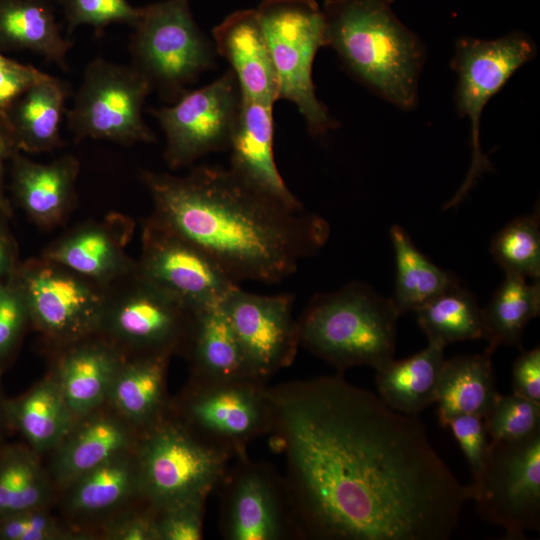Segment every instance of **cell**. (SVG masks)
Here are the masks:
<instances>
[{"label": "cell", "instance_id": "cell-1", "mask_svg": "<svg viewBox=\"0 0 540 540\" xmlns=\"http://www.w3.org/2000/svg\"><path fill=\"white\" fill-rule=\"evenodd\" d=\"M302 539L448 540L473 499L417 415L342 373L267 388Z\"/></svg>", "mask_w": 540, "mask_h": 540}, {"label": "cell", "instance_id": "cell-2", "mask_svg": "<svg viewBox=\"0 0 540 540\" xmlns=\"http://www.w3.org/2000/svg\"><path fill=\"white\" fill-rule=\"evenodd\" d=\"M152 216L203 249L235 281L277 283L325 245L321 216L292 210L255 190L230 168L186 175L141 171Z\"/></svg>", "mask_w": 540, "mask_h": 540}, {"label": "cell", "instance_id": "cell-3", "mask_svg": "<svg viewBox=\"0 0 540 540\" xmlns=\"http://www.w3.org/2000/svg\"><path fill=\"white\" fill-rule=\"evenodd\" d=\"M394 0H326V46L376 94L400 109L417 104L426 49L392 10Z\"/></svg>", "mask_w": 540, "mask_h": 540}, {"label": "cell", "instance_id": "cell-4", "mask_svg": "<svg viewBox=\"0 0 540 540\" xmlns=\"http://www.w3.org/2000/svg\"><path fill=\"white\" fill-rule=\"evenodd\" d=\"M399 316L390 298L351 282L311 299L297 320L299 345L340 373L363 365L376 369L394 356Z\"/></svg>", "mask_w": 540, "mask_h": 540}, {"label": "cell", "instance_id": "cell-5", "mask_svg": "<svg viewBox=\"0 0 540 540\" xmlns=\"http://www.w3.org/2000/svg\"><path fill=\"white\" fill-rule=\"evenodd\" d=\"M132 27V66L169 104L214 66V44L195 23L189 0H165L143 7Z\"/></svg>", "mask_w": 540, "mask_h": 540}, {"label": "cell", "instance_id": "cell-6", "mask_svg": "<svg viewBox=\"0 0 540 540\" xmlns=\"http://www.w3.org/2000/svg\"><path fill=\"white\" fill-rule=\"evenodd\" d=\"M259 15L279 80V100L293 103L308 131L321 136L338 123L317 98L312 67L326 46L322 9L316 0H263Z\"/></svg>", "mask_w": 540, "mask_h": 540}, {"label": "cell", "instance_id": "cell-7", "mask_svg": "<svg viewBox=\"0 0 540 540\" xmlns=\"http://www.w3.org/2000/svg\"><path fill=\"white\" fill-rule=\"evenodd\" d=\"M135 455L142 499L156 510L208 498L232 459L199 441L170 413L141 432Z\"/></svg>", "mask_w": 540, "mask_h": 540}, {"label": "cell", "instance_id": "cell-8", "mask_svg": "<svg viewBox=\"0 0 540 540\" xmlns=\"http://www.w3.org/2000/svg\"><path fill=\"white\" fill-rule=\"evenodd\" d=\"M169 413L199 441L231 458L246 454L248 444L273 426L267 386L254 378L190 379L171 400Z\"/></svg>", "mask_w": 540, "mask_h": 540}, {"label": "cell", "instance_id": "cell-9", "mask_svg": "<svg viewBox=\"0 0 540 540\" xmlns=\"http://www.w3.org/2000/svg\"><path fill=\"white\" fill-rule=\"evenodd\" d=\"M190 310L136 267L104 287L98 333L125 357L182 354Z\"/></svg>", "mask_w": 540, "mask_h": 540}, {"label": "cell", "instance_id": "cell-10", "mask_svg": "<svg viewBox=\"0 0 540 540\" xmlns=\"http://www.w3.org/2000/svg\"><path fill=\"white\" fill-rule=\"evenodd\" d=\"M11 280L52 351L98 333L104 286L42 256L18 263Z\"/></svg>", "mask_w": 540, "mask_h": 540}, {"label": "cell", "instance_id": "cell-11", "mask_svg": "<svg viewBox=\"0 0 540 540\" xmlns=\"http://www.w3.org/2000/svg\"><path fill=\"white\" fill-rule=\"evenodd\" d=\"M151 91L148 80L133 66L92 60L67 114L75 141L92 138L125 146L154 142L142 114Z\"/></svg>", "mask_w": 540, "mask_h": 540}, {"label": "cell", "instance_id": "cell-12", "mask_svg": "<svg viewBox=\"0 0 540 540\" xmlns=\"http://www.w3.org/2000/svg\"><path fill=\"white\" fill-rule=\"evenodd\" d=\"M533 40L522 32H512L495 40L460 38L455 45L451 67L457 73L455 105L460 116L471 124L472 160L458 192L445 205L456 206L483 172L493 166L480 145V118L488 101L513 73L536 55Z\"/></svg>", "mask_w": 540, "mask_h": 540}, {"label": "cell", "instance_id": "cell-13", "mask_svg": "<svg viewBox=\"0 0 540 540\" xmlns=\"http://www.w3.org/2000/svg\"><path fill=\"white\" fill-rule=\"evenodd\" d=\"M222 482L219 530L227 540L302 539L285 477L247 453Z\"/></svg>", "mask_w": 540, "mask_h": 540}, {"label": "cell", "instance_id": "cell-14", "mask_svg": "<svg viewBox=\"0 0 540 540\" xmlns=\"http://www.w3.org/2000/svg\"><path fill=\"white\" fill-rule=\"evenodd\" d=\"M473 489L480 515L505 530L504 539H526L540 530V430L528 437L491 442L483 474Z\"/></svg>", "mask_w": 540, "mask_h": 540}, {"label": "cell", "instance_id": "cell-15", "mask_svg": "<svg viewBox=\"0 0 540 540\" xmlns=\"http://www.w3.org/2000/svg\"><path fill=\"white\" fill-rule=\"evenodd\" d=\"M241 107V91L232 70L208 85L188 90L170 106L151 109L166 138L164 159L172 170L229 149Z\"/></svg>", "mask_w": 540, "mask_h": 540}, {"label": "cell", "instance_id": "cell-16", "mask_svg": "<svg viewBox=\"0 0 540 540\" xmlns=\"http://www.w3.org/2000/svg\"><path fill=\"white\" fill-rule=\"evenodd\" d=\"M141 274L190 310L219 305L238 286L203 249L152 215L142 223Z\"/></svg>", "mask_w": 540, "mask_h": 540}, {"label": "cell", "instance_id": "cell-17", "mask_svg": "<svg viewBox=\"0 0 540 540\" xmlns=\"http://www.w3.org/2000/svg\"><path fill=\"white\" fill-rule=\"evenodd\" d=\"M294 296L232 289L221 303L252 375L266 382L295 359L299 345Z\"/></svg>", "mask_w": 540, "mask_h": 540}, {"label": "cell", "instance_id": "cell-18", "mask_svg": "<svg viewBox=\"0 0 540 540\" xmlns=\"http://www.w3.org/2000/svg\"><path fill=\"white\" fill-rule=\"evenodd\" d=\"M135 222L121 213L75 226L50 245L40 256L59 263L106 286L132 271L137 260L126 251Z\"/></svg>", "mask_w": 540, "mask_h": 540}, {"label": "cell", "instance_id": "cell-19", "mask_svg": "<svg viewBox=\"0 0 540 540\" xmlns=\"http://www.w3.org/2000/svg\"><path fill=\"white\" fill-rule=\"evenodd\" d=\"M140 434L107 404L76 418L52 451L48 471L58 492L112 457L134 450Z\"/></svg>", "mask_w": 540, "mask_h": 540}, {"label": "cell", "instance_id": "cell-20", "mask_svg": "<svg viewBox=\"0 0 540 540\" xmlns=\"http://www.w3.org/2000/svg\"><path fill=\"white\" fill-rule=\"evenodd\" d=\"M273 105L241 96L230 141V169L245 183L292 210L302 203L287 187L274 158Z\"/></svg>", "mask_w": 540, "mask_h": 540}, {"label": "cell", "instance_id": "cell-21", "mask_svg": "<svg viewBox=\"0 0 540 540\" xmlns=\"http://www.w3.org/2000/svg\"><path fill=\"white\" fill-rule=\"evenodd\" d=\"M216 53L234 72L241 96L273 105L279 80L256 9L235 11L212 30Z\"/></svg>", "mask_w": 540, "mask_h": 540}, {"label": "cell", "instance_id": "cell-22", "mask_svg": "<svg viewBox=\"0 0 540 540\" xmlns=\"http://www.w3.org/2000/svg\"><path fill=\"white\" fill-rule=\"evenodd\" d=\"M53 352L50 374L76 418L106 404L115 374L126 358L116 347L95 334Z\"/></svg>", "mask_w": 540, "mask_h": 540}, {"label": "cell", "instance_id": "cell-23", "mask_svg": "<svg viewBox=\"0 0 540 540\" xmlns=\"http://www.w3.org/2000/svg\"><path fill=\"white\" fill-rule=\"evenodd\" d=\"M11 159L12 189L27 215L46 230L63 223L76 203L78 159L65 154L52 162L39 163L19 151Z\"/></svg>", "mask_w": 540, "mask_h": 540}, {"label": "cell", "instance_id": "cell-24", "mask_svg": "<svg viewBox=\"0 0 540 540\" xmlns=\"http://www.w3.org/2000/svg\"><path fill=\"white\" fill-rule=\"evenodd\" d=\"M60 492L63 507L74 524L104 521L142 501L135 449L82 474Z\"/></svg>", "mask_w": 540, "mask_h": 540}, {"label": "cell", "instance_id": "cell-25", "mask_svg": "<svg viewBox=\"0 0 540 540\" xmlns=\"http://www.w3.org/2000/svg\"><path fill=\"white\" fill-rule=\"evenodd\" d=\"M69 84L44 74L1 114L16 151L50 152L62 145L60 125Z\"/></svg>", "mask_w": 540, "mask_h": 540}, {"label": "cell", "instance_id": "cell-26", "mask_svg": "<svg viewBox=\"0 0 540 540\" xmlns=\"http://www.w3.org/2000/svg\"><path fill=\"white\" fill-rule=\"evenodd\" d=\"M167 354L126 357L111 384L106 404L140 432L169 414Z\"/></svg>", "mask_w": 540, "mask_h": 540}, {"label": "cell", "instance_id": "cell-27", "mask_svg": "<svg viewBox=\"0 0 540 540\" xmlns=\"http://www.w3.org/2000/svg\"><path fill=\"white\" fill-rule=\"evenodd\" d=\"M181 355L189 362L193 380L257 379L249 369L221 304L193 312Z\"/></svg>", "mask_w": 540, "mask_h": 540}, {"label": "cell", "instance_id": "cell-28", "mask_svg": "<svg viewBox=\"0 0 540 540\" xmlns=\"http://www.w3.org/2000/svg\"><path fill=\"white\" fill-rule=\"evenodd\" d=\"M443 346L429 342L403 360L393 358L376 368L379 397L392 409L418 415L432 403L445 362Z\"/></svg>", "mask_w": 540, "mask_h": 540}, {"label": "cell", "instance_id": "cell-29", "mask_svg": "<svg viewBox=\"0 0 540 540\" xmlns=\"http://www.w3.org/2000/svg\"><path fill=\"white\" fill-rule=\"evenodd\" d=\"M7 409L11 429L39 455L52 452L76 420L50 373L24 394L8 399Z\"/></svg>", "mask_w": 540, "mask_h": 540}, {"label": "cell", "instance_id": "cell-30", "mask_svg": "<svg viewBox=\"0 0 540 540\" xmlns=\"http://www.w3.org/2000/svg\"><path fill=\"white\" fill-rule=\"evenodd\" d=\"M499 393L490 356L486 353L445 359L436 392L442 427L459 415L485 417Z\"/></svg>", "mask_w": 540, "mask_h": 540}, {"label": "cell", "instance_id": "cell-31", "mask_svg": "<svg viewBox=\"0 0 540 540\" xmlns=\"http://www.w3.org/2000/svg\"><path fill=\"white\" fill-rule=\"evenodd\" d=\"M72 46L47 0H0V49L27 50L66 70Z\"/></svg>", "mask_w": 540, "mask_h": 540}, {"label": "cell", "instance_id": "cell-32", "mask_svg": "<svg viewBox=\"0 0 540 540\" xmlns=\"http://www.w3.org/2000/svg\"><path fill=\"white\" fill-rule=\"evenodd\" d=\"M395 254L396 280L390 298L400 314L414 311L459 283L450 272L435 265L399 225L390 229Z\"/></svg>", "mask_w": 540, "mask_h": 540}, {"label": "cell", "instance_id": "cell-33", "mask_svg": "<svg viewBox=\"0 0 540 540\" xmlns=\"http://www.w3.org/2000/svg\"><path fill=\"white\" fill-rule=\"evenodd\" d=\"M57 488L40 455L28 445L0 449V517L20 511L50 507Z\"/></svg>", "mask_w": 540, "mask_h": 540}, {"label": "cell", "instance_id": "cell-34", "mask_svg": "<svg viewBox=\"0 0 540 540\" xmlns=\"http://www.w3.org/2000/svg\"><path fill=\"white\" fill-rule=\"evenodd\" d=\"M485 339L484 353L491 356L500 345L521 347V338L528 322L540 313L539 280L506 274L488 305L482 309Z\"/></svg>", "mask_w": 540, "mask_h": 540}, {"label": "cell", "instance_id": "cell-35", "mask_svg": "<svg viewBox=\"0 0 540 540\" xmlns=\"http://www.w3.org/2000/svg\"><path fill=\"white\" fill-rule=\"evenodd\" d=\"M428 341L443 347L461 341L485 339L482 308L459 283L416 311Z\"/></svg>", "mask_w": 540, "mask_h": 540}, {"label": "cell", "instance_id": "cell-36", "mask_svg": "<svg viewBox=\"0 0 540 540\" xmlns=\"http://www.w3.org/2000/svg\"><path fill=\"white\" fill-rule=\"evenodd\" d=\"M538 213L510 221L492 239L490 252L505 271L532 280L540 278V223Z\"/></svg>", "mask_w": 540, "mask_h": 540}, {"label": "cell", "instance_id": "cell-37", "mask_svg": "<svg viewBox=\"0 0 540 540\" xmlns=\"http://www.w3.org/2000/svg\"><path fill=\"white\" fill-rule=\"evenodd\" d=\"M484 420L491 442L522 439L540 430V403L499 394Z\"/></svg>", "mask_w": 540, "mask_h": 540}, {"label": "cell", "instance_id": "cell-38", "mask_svg": "<svg viewBox=\"0 0 540 540\" xmlns=\"http://www.w3.org/2000/svg\"><path fill=\"white\" fill-rule=\"evenodd\" d=\"M91 534L39 507L0 517V540H78Z\"/></svg>", "mask_w": 540, "mask_h": 540}, {"label": "cell", "instance_id": "cell-39", "mask_svg": "<svg viewBox=\"0 0 540 540\" xmlns=\"http://www.w3.org/2000/svg\"><path fill=\"white\" fill-rule=\"evenodd\" d=\"M70 29L90 25L100 33L112 23L133 26L141 13L127 0H59Z\"/></svg>", "mask_w": 540, "mask_h": 540}, {"label": "cell", "instance_id": "cell-40", "mask_svg": "<svg viewBox=\"0 0 540 540\" xmlns=\"http://www.w3.org/2000/svg\"><path fill=\"white\" fill-rule=\"evenodd\" d=\"M100 534L106 540H159L157 510L139 501L102 521Z\"/></svg>", "mask_w": 540, "mask_h": 540}, {"label": "cell", "instance_id": "cell-41", "mask_svg": "<svg viewBox=\"0 0 540 540\" xmlns=\"http://www.w3.org/2000/svg\"><path fill=\"white\" fill-rule=\"evenodd\" d=\"M28 323L24 300L11 277L0 282V376Z\"/></svg>", "mask_w": 540, "mask_h": 540}, {"label": "cell", "instance_id": "cell-42", "mask_svg": "<svg viewBox=\"0 0 540 540\" xmlns=\"http://www.w3.org/2000/svg\"><path fill=\"white\" fill-rule=\"evenodd\" d=\"M446 427L451 429L470 466V485L475 486L483 474L490 445L485 420L477 415H459L451 418Z\"/></svg>", "mask_w": 540, "mask_h": 540}, {"label": "cell", "instance_id": "cell-43", "mask_svg": "<svg viewBox=\"0 0 540 540\" xmlns=\"http://www.w3.org/2000/svg\"><path fill=\"white\" fill-rule=\"evenodd\" d=\"M207 498H198L157 510L159 540H200Z\"/></svg>", "mask_w": 540, "mask_h": 540}, {"label": "cell", "instance_id": "cell-44", "mask_svg": "<svg viewBox=\"0 0 540 540\" xmlns=\"http://www.w3.org/2000/svg\"><path fill=\"white\" fill-rule=\"evenodd\" d=\"M45 73L0 54V114Z\"/></svg>", "mask_w": 540, "mask_h": 540}, {"label": "cell", "instance_id": "cell-45", "mask_svg": "<svg viewBox=\"0 0 540 540\" xmlns=\"http://www.w3.org/2000/svg\"><path fill=\"white\" fill-rule=\"evenodd\" d=\"M513 393L540 403V349L523 352L512 368Z\"/></svg>", "mask_w": 540, "mask_h": 540}, {"label": "cell", "instance_id": "cell-46", "mask_svg": "<svg viewBox=\"0 0 540 540\" xmlns=\"http://www.w3.org/2000/svg\"><path fill=\"white\" fill-rule=\"evenodd\" d=\"M17 265L14 241L0 217V282L8 280Z\"/></svg>", "mask_w": 540, "mask_h": 540}, {"label": "cell", "instance_id": "cell-47", "mask_svg": "<svg viewBox=\"0 0 540 540\" xmlns=\"http://www.w3.org/2000/svg\"><path fill=\"white\" fill-rule=\"evenodd\" d=\"M14 145L12 143L11 137L5 125V122L0 114V209L5 213H9V206L2 194V169L4 161L7 158H11L12 154L15 152Z\"/></svg>", "mask_w": 540, "mask_h": 540}, {"label": "cell", "instance_id": "cell-48", "mask_svg": "<svg viewBox=\"0 0 540 540\" xmlns=\"http://www.w3.org/2000/svg\"><path fill=\"white\" fill-rule=\"evenodd\" d=\"M8 399L4 396L0 387V441L8 430L11 429L8 418Z\"/></svg>", "mask_w": 540, "mask_h": 540}]
</instances>
